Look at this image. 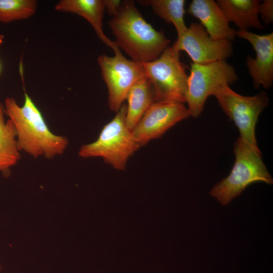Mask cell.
<instances>
[{
    "label": "cell",
    "instance_id": "cell-8",
    "mask_svg": "<svg viewBox=\"0 0 273 273\" xmlns=\"http://www.w3.org/2000/svg\"><path fill=\"white\" fill-rule=\"evenodd\" d=\"M114 53L113 57L99 56L98 63L107 87L109 108L117 112L130 87L146 76L143 63L127 59L120 50Z\"/></svg>",
    "mask_w": 273,
    "mask_h": 273
},
{
    "label": "cell",
    "instance_id": "cell-4",
    "mask_svg": "<svg viewBox=\"0 0 273 273\" xmlns=\"http://www.w3.org/2000/svg\"><path fill=\"white\" fill-rule=\"evenodd\" d=\"M234 151L235 161L229 175L214 186L210 192L223 206L228 205L254 183H273L260 152L251 149L239 137L235 143Z\"/></svg>",
    "mask_w": 273,
    "mask_h": 273
},
{
    "label": "cell",
    "instance_id": "cell-12",
    "mask_svg": "<svg viewBox=\"0 0 273 273\" xmlns=\"http://www.w3.org/2000/svg\"><path fill=\"white\" fill-rule=\"evenodd\" d=\"M187 12L197 18L209 35L215 39H235L236 31L229 25L222 10L213 0H193Z\"/></svg>",
    "mask_w": 273,
    "mask_h": 273
},
{
    "label": "cell",
    "instance_id": "cell-3",
    "mask_svg": "<svg viewBox=\"0 0 273 273\" xmlns=\"http://www.w3.org/2000/svg\"><path fill=\"white\" fill-rule=\"evenodd\" d=\"M127 110L123 104L114 117L102 129L97 139L82 145L78 155L101 157L114 169L124 170L129 158L141 147L125 123Z\"/></svg>",
    "mask_w": 273,
    "mask_h": 273
},
{
    "label": "cell",
    "instance_id": "cell-22",
    "mask_svg": "<svg viewBox=\"0 0 273 273\" xmlns=\"http://www.w3.org/2000/svg\"><path fill=\"white\" fill-rule=\"evenodd\" d=\"M0 268H1V266H0Z\"/></svg>",
    "mask_w": 273,
    "mask_h": 273
},
{
    "label": "cell",
    "instance_id": "cell-10",
    "mask_svg": "<svg viewBox=\"0 0 273 273\" xmlns=\"http://www.w3.org/2000/svg\"><path fill=\"white\" fill-rule=\"evenodd\" d=\"M191 116L184 103L154 102L132 130L135 140L143 146L161 137L179 122Z\"/></svg>",
    "mask_w": 273,
    "mask_h": 273
},
{
    "label": "cell",
    "instance_id": "cell-2",
    "mask_svg": "<svg viewBox=\"0 0 273 273\" xmlns=\"http://www.w3.org/2000/svg\"><path fill=\"white\" fill-rule=\"evenodd\" d=\"M4 104L5 113L15 129L19 151H23L34 158L44 156L48 159L64 152L68 139L49 129L40 111L26 92L22 106L11 97H7Z\"/></svg>",
    "mask_w": 273,
    "mask_h": 273
},
{
    "label": "cell",
    "instance_id": "cell-6",
    "mask_svg": "<svg viewBox=\"0 0 273 273\" xmlns=\"http://www.w3.org/2000/svg\"><path fill=\"white\" fill-rule=\"evenodd\" d=\"M213 96L223 111L237 127L239 138L251 149L261 153L257 146L255 127L260 114L268 105L267 94L262 91L253 96H244L224 85Z\"/></svg>",
    "mask_w": 273,
    "mask_h": 273
},
{
    "label": "cell",
    "instance_id": "cell-17",
    "mask_svg": "<svg viewBox=\"0 0 273 273\" xmlns=\"http://www.w3.org/2000/svg\"><path fill=\"white\" fill-rule=\"evenodd\" d=\"M145 6H151L153 12L167 23H172L175 27L177 36L187 28L185 21L186 12L184 0H147L138 1Z\"/></svg>",
    "mask_w": 273,
    "mask_h": 273
},
{
    "label": "cell",
    "instance_id": "cell-15",
    "mask_svg": "<svg viewBox=\"0 0 273 273\" xmlns=\"http://www.w3.org/2000/svg\"><path fill=\"white\" fill-rule=\"evenodd\" d=\"M125 123L132 130L149 107L155 102L152 84L146 76L138 80L128 90Z\"/></svg>",
    "mask_w": 273,
    "mask_h": 273
},
{
    "label": "cell",
    "instance_id": "cell-11",
    "mask_svg": "<svg viewBox=\"0 0 273 273\" xmlns=\"http://www.w3.org/2000/svg\"><path fill=\"white\" fill-rule=\"evenodd\" d=\"M236 36L249 41L255 51V58L248 56L246 59L254 87L269 88L273 82V33L260 35L238 30Z\"/></svg>",
    "mask_w": 273,
    "mask_h": 273
},
{
    "label": "cell",
    "instance_id": "cell-5",
    "mask_svg": "<svg viewBox=\"0 0 273 273\" xmlns=\"http://www.w3.org/2000/svg\"><path fill=\"white\" fill-rule=\"evenodd\" d=\"M143 65L153 86L155 102L186 103L189 75L179 52L168 46L157 59Z\"/></svg>",
    "mask_w": 273,
    "mask_h": 273
},
{
    "label": "cell",
    "instance_id": "cell-7",
    "mask_svg": "<svg viewBox=\"0 0 273 273\" xmlns=\"http://www.w3.org/2000/svg\"><path fill=\"white\" fill-rule=\"evenodd\" d=\"M238 79L234 67L225 60L203 64L191 63L185 97L191 116H199L210 96H213L222 86H230Z\"/></svg>",
    "mask_w": 273,
    "mask_h": 273
},
{
    "label": "cell",
    "instance_id": "cell-19",
    "mask_svg": "<svg viewBox=\"0 0 273 273\" xmlns=\"http://www.w3.org/2000/svg\"><path fill=\"white\" fill-rule=\"evenodd\" d=\"M259 15L266 24H269L273 22L272 0H264L262 3H260Z\"/></svg>",
    "mask_w": 273,
    "mask_h": 273
},
{
    "label": "cell",
    "instance_id": "cell-21",
    "mask_svg": "<svg viewBox=\"0 0 273 273\" xmlns=\"http://www.w3.org/2000/svg\"><path fill=\"white\" fill-rule=\"evenodd\" d=\"M0 71H1V64H0Z\"/></svg>",
    "mask_w": 273,
    "mask_h": 273
},
{
    "label": "cell",
    "instance_id": "cell-16",
    "mask_svg": "<svg viewBox=\"0 0 273 273\" xmlns=\"http://www.w3.org/2000/svg\"><path fill=\"white\" fill-rule=\"evenodd\" d=\"M5 108L0 103V171L4 176L10 174V168L17 163L21 155L18 149L16 133L11 119H4Z\"/></svg>",
    "mask_w": 273,
    "mask_h": 273
},
{
    "label": "cell",
    "instance_id": "cell-20",
    "mask_svg": "<svg viewBox=\"0 0 273 273\" xmlns=\"http://www.w3.org/2000/svg\"><path fill=\"white\" fill-rule=\"evenodd\" d=\"M121 3L122 1L119 0H105V11L113 17L118 13Z\"/></svg>",
    "mask_w": 273,
    "mask_h": 273
},
{
    "label": "cell",
    "instance_id": "cell-9",
    "mask_svg": "<svg viewBox=\"0 0 273 273\" xmlns=\"http://www.w3.org/2000/svg\"><path fill=\"white\" fill-rule=\"evenodd\" d=\"M172 47L179 52H186L197 64H207L225 60L233 54L231 41L211 38L200 23L192 22L178 36Z\"/></svg>",
    "mask_w": 273,
    "mask_h": 273
},
{
    "label": "cell",
    "instance_id": "cell-1",
    "mask_svg": "<svg viewBox=\"0 0 273 273\" xmlns=\"http://www.w3.org/2000/svg\"><path fill=\"white\" fill-rule=\"evenodd\" d=\"M108 24L117 47L134 61H154L169 46L170 39L146 21L133 1L122 2L118 13Z\"/></svg>",
    "mask_w": 273,
    "mask_h": 273
},
{
    "label": "cell",
    "instance_id": "cell-14",
    "mask_svg": "<svg viewBox=\"0 0 273 273\" xmlns=\"http://www.w3.org/2000/svg\"><path fill=\"white\" fill-rule=\"evenodd\" d=\"M216 3L228 21L234 22L238 30L263 28L259 18L260 1L217 0Z\"/></svg>",
    "mask_w": 273,
    "mask_h": 273
},
{
    "label": "cell",
    "instance_id": "cell-13",
    "mask_svg": "<svg viewBox=\"0 0 273 273\" xmlns=\"http://www.w3.org/2000/svg\"><path fill=\"white\" fill-rule=\"evenodd\" d=\"M55 9L83 17L90 24L99 38L104 43L114 52L119 50L115 42L107 37L103 30L105 0H61L56 4Z\"/></svg>",
    "mask_w": 273,
    "mask_h": 273
},
{
    "label": "cell",
    "instance_id": "cell-18",
    "mask_svg": "<svg viewBox=\"0 0 273 273\" xmlns=\"http://www.w3.org/2000/svg\"><path fill=\"white\" fill-rule=\"evenodd\" d=\"M37 7L35 0H0V22L28 19L35 14Z\"/></svg>",
    "mask_w": 273,
    "mask_h": 273
}]
</instances>
